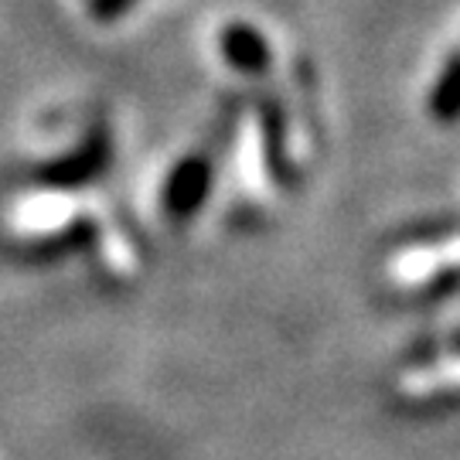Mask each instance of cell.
I'll return each instance as SVG.
<instances>
[{
	"mask_svg": "<svg viewBox=\"0 0 460 460\" xmlns=\"http://www.w3.org/2000/svg\"><path fill=\"white\" fill-rule=\"evenodd\" d=\"M460 235V215H429V218H416L406 229L395 232L399 246H429V243H444Z\"/></svg>",
	"mask_w": 460,
	"mask_h": 460,
	"instance_id": "cell-7",
	"label": "cell"
},
{
	"mask_svg": "<svg viewBox=\"0 0 460 460\" xmlns=\"http://www.w3.org/2000/svg\"><path fill=\"white\" fill-rule=\"evenodd\" d=\"M99 243V226L89 218V215H79V218H68L62 229L45 232L31 243H24V260L28 263H58L66 256H75V252H89V249Z\"/></svg>",
	"mask_w": 460,
	"mask_h": 460,
	"instance_id": "cell-5",
	"label": "cell"
},
{
	"mask_svg": "<svg viewBox=\"0 0 460 460\" xmlns=\"http://www.w3.org/2000/svg\"><path fill=\"white\" fill-rule=\"evenodd\" d=\"M427 110L440 127L460 123V49L444 58V66L437 72L433 89L427 96Z\"/></svg>",
	"mask_w": 460,
	"mask_h": 460,
	"instance_id": "cell-6",
	"label": "cell"
},
{
	"mask_svg": "<svg viewBox=\"0 0 460 460\" xmlns=\"http://www.w3.org/2000/svg\"><path fill=\"white\" fill-rule=\"evenodd\" d=\"M460 294V263L440 266L433 277H427L416 290L410 294L412 304H440L447 296Z\"/></svg>",
	"mask_w": 460,
	"mask_h": 460,
	"instance_id": "cell-8",
	"label": "cell"
},
{
	"mask_svg": "<svg viewBox=\"0 0 460 460\" xmlns=\"http://www.w3.org/2000/svg\"><path fill=\"white\" fill-rule=\"evenodd\" d=\"M243 113H246V96L229 93L218 102L212 123L195 140V147L184 157H178L174 167L167 171L164 188H161V212L174 229L191 226V218L205 208V201L215 188V178H218V167L239 137Z\"/></svg>",
	"mask_w": 460,
	"mask_h": 460,
	"instance_id": "cell-1",
	"label": "cell"
},
{
	"mask_svg": "<svg viewBox=\"0 0 460 460\" xmlns=\"http://www.w3.org/2000/svg\"><path fill=\"white\" fill-rule=\"evenodd\" d=\"M110 164H113V130L110 123L99 119L72 150L38 164L34 181L49 191H79V188L96 184L110 171Z\"/></svg>",
	"mask_w": 460,
	"mask_h": 460,
	"instance_id": "cell-3",
	"label": "cell"
},
{
	"mask_svg": "<svg viewBox=\"0 0 460 460\" xmlns=\"http://www.w3.org/2000/svg\"><path fill=\"white\" fill-rule=\"evenodd\" d=\"M137 4H140V0H89L85 11H89V17L99 21V24H113V21L130 14Z\"/></svg>",
	"mask_w": 460,
	"mask_h": 460,
	"instance_id": "cell-9",
	"label": "cell"
},
{
	"mask_svg": "<svg viewBox=\"0 0 460 460\" xmlns=\"http://www.w3.org/2000/svg\"><path fill=\"white\" fill-rule=\"evenodd\" d=\"M218 51H222L226 66L235 68L243 79H252V75L273 68V49H270V41L249 21H229L222 28V34H218Z\"/></svg>",
	"mask_w": 460,
	"mask_h": 460,
	"instance_id": "cell-4",
	"label": "cell"
},
{
	"mask_svg": "<svg viewBox=\"0 0 460 460\" xmlns=\"http://www.w3.org/2000/svg\"><path fill=\"white\" fill-rule=\"evenodd\" d=\"M246 106H252L256 127H260V157H263L266 178L294 191L300 184V171L294 161V140H290V106L283 99V89L273 83V68L249 79Z\"/></svg>",
	"mask_w": 460,
	"mask_h": 460,
	"instance_id": "cell-2",
	"label": "cell"
}]
</instances>
